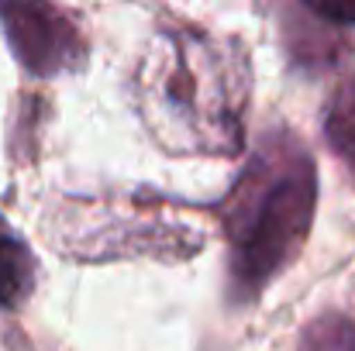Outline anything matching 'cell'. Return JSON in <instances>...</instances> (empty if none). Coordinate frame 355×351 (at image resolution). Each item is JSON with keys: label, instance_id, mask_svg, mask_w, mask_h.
Segmentation results:
<instances>
[{"label": "cell", "instance_id": "cell-1", "mask_svg": "<svg viewBox=\"0 0 355 351\" xmlns=\"http://www.w3.org/2000/svg\"><path fill=\"white\" fill-rule=\"evenodd\" d=\"M248 93L252 73L241 42L193 24L155 31L135 73L138 114L176 155H238Z\"/></svg>", "mask_w": 355, "mask_h": 351}, {"label": "cell", "instance_id": "cell-2", "mask_svg": "<svg viewBox=\"0 0 355 351\" xmlns=\"http://www.w3.org/2000/svg\"><path fill=\"white\" fill-rule=\"evenodd\" d=\"M318 210V165L290 127H269L221 200L228 296L255 300L304 248Z\"/></svg>", "mask_w": 355, "mask_h": 351}, {"label": "cell", "instance_id": "cell-3", "mask_svg": "<svg viewBox=\"0 0 355 351\" xmlns=\"http://www.w3.org/2000/svg\"><path fill=\"white\" fill-rule=\"evenodd\" d=\"M0 24L14 59L38 80L76 73L87 62L83 31L52 3H0Z\"/></svg>", "mask_w": 355, "mask_h": 351}, {"label": "cell", "instance_id": "cell-4", "mask_svg": "<svg viewBox=\"0 0 355 351\" xmlns=\"http://www.w3.org/2000/svg\"><path fill=\"white\" fill-rule=\"evenodd\" d=\"M38 258L28 241L14 231H0V310H17L35 293Z\"/></svg>", "mask_w": 355, "mask_h": 351}, {"label": "cell", "instance_id": "cell-5", "mask_svg": "<svg viewBox=\"0 0 355 351\" xmlns=\"http://www.w3.org/2000/svg\"><path fill=\"white\" fill-rule=\"evenodd\" d=\"M324 138L355 183V73L331 90L324 104Z\"/></svg>", "mask_w": 355, "mask_h": 351}, {"label": "cell", "instance_id": "cell-6", "mask_svg": "<svg viewBox=\"0 0 355 351\" xmlns=\"http://www.w3.org/2000/svg\"><path fill=\"white\" fill-rule=\"evenodd\" d=\"M293 351H355V321L349 314L324 310L300 327Z\"/></svg>", "mask_w": 355, "mask_h": 351}, {"label": "cell", "instance_id": "cell-7", "mask_svg": "<svg viewBox=\"0 0 355 351\" xmlns=\"http://www.w3.org/2000/svg\"><path fill=\"white\" fill-rule=\"evenodd\" d=\"M307 7L311 14H318L335 28H355V3H307Z\"/></svg>", "mask_w": 355, "mask_h": 351}]
</instances>
